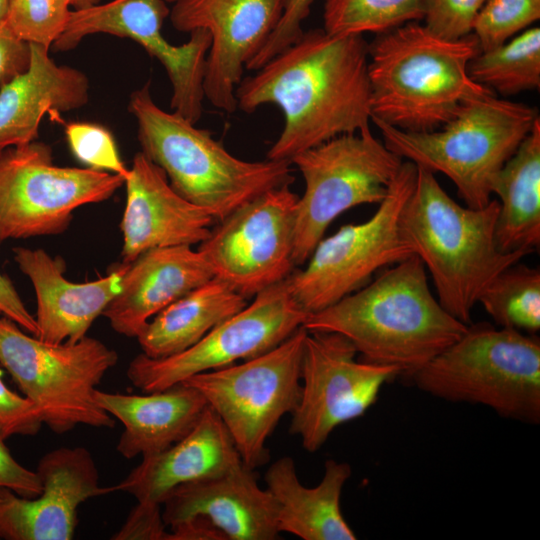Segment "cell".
Wrapping results in <instances>:
<instances>
[{
	"label": "cell",
	"instance_id": "60d3db41",
	"mask_svg": "<svg viewBox=\"0 0 540 540\" xmlns=\"http://www.w3.org/2000/svg\"><path fill=\"white\" fill-rule=\"evenodd\" d=\"M0 312L18 324L23 330L36 336L38 332L35 317L25 307L13 283L0 273Z\"/></svg>",
	"mask_w": 540,
	"mask_h": 540
},
{
	"label": "cell",
	"instance_id": "9a60e30c",
	"mask_svg": "<svg viewBox=\"0 0 540 540\" xmlns=\"http://www.w3.org/2000/svg\"><path fill=\"white\" fill-rule=\"evenodd\" d=\"M357 354L342 334L307 331L301 393L289 428L306 451L319 450L335 428L364 415L382 387L400 375L394 367L358 361Z\"/></svg>",
	"mask_w": 540,
	"mask_h": 540
},
{
	"label": "cell",
	"instance_id": "ac0fdd59",
	"mask_svg": "<svg viewBox=\"0 0 540 540\" xmlns=\"http://www.w3.org/2000/svg\"><path fill=\"white\" fill-rule=\"evenodd\" d=\"M124 184L122 264L154 248L199 245L216 223L208 210L177 193L163 170L141 151L134 156Z\"/></svg>",
	"mask_w": 540,
	"mask_h": 540
},
{
	"label": "cell",
	"instance_id": "ba28073f",
	"mask_svg": "<svg viewBox=\"0 0 540 540\" xmlns=\"http://www.w3.org/2000/svg\"><path fill=\"white\" fill-rule=\"evenodd\" d=\"M117 362V352L98 339L51 344L26 334L6 316L0 318V364L56 434L77 425L114 427L95 392Z\"/></svg>",
	"mask_w": 540,
	"mask_h": 540
},
{
	"label": "cell",
	"instance_id": "d4e9b609",
	"mask_svg": "<svg viewBox=\"0 0 540 540\" xmlns=\"http://www.w3.org/2000/svg\"><path fill=\"white\" fill-rule=\"evenodd\" d=\"M352 474L346 462L329 459L324 464L321 482L315 487L301 484L294 460L283 456L265 473L266 489L278 505L279 531L303 540H355L346 522L340 500Z\"/></svg>",
	"mask_w": 540,
	"mask_h": 540
},
{
	"label": "cell",
	"instance_id": "9c48e42d",
	"mask_svg": "<svg viewBox=\"0 0 540 540\" xmlns=\"http://www.w3.org/2000/svg\"><path fill=\"white\" fill-rule=\"evenodd\" d=\"M306 333L302 326L257 357L181 382L203 395L227 428L242 462L251 469L269 461L267 439L280 419L297 406Z\"/></svg>",
	"mask_w": 540,
	"mask_h": 540
},
{
	"label": "cell",
	"instance_id": "d6986e66",
	"mask_svg": "<svg viewBox=\"0 0 540 540\" xmlns=\"http://www.w3.org/2000/svg\"><path fill=\"white\" fill-rule=\"evenodd\" d=\"M163 520L174 527L201 518L226 540L279 538L278 505L258 484L256 471L241 463L221 474L174 488L163 504Z\"/></svg>",
	"mask_w": 540,
	"mask_h": 540
},
{
	"label": "cell",
	"instance_id": "f546056e",
	"mask_svg": "<svg viewBox=\"0 0 540 540\" xmlns=\"http://www.w3.org/2000/svg\"><path fill=\"white\" fill-rule=\"evenodd\" d=\"M478 303L503 328L527 334L540 330V270L520 261L500 272L483 290Z\"/></svg>",
	"mask_w": 540,
	"mask_h": 540
},
{
	"label": "cell",
	"instance_id": "5bb4252c",
	"mask_svg": "<svg viewBox=\"0 0 540 540\" xmlns=\"http://www.w3.org/2000/svg\"><path fill=\"white\" fill-rule=\"evenodd\" d=\"M298 197L274 188L216 222L197 248L214 277L249 299L290 276Z\"/></svg>",
	"mask_w": 540,
	"mask_h": 540
},
{
	"label": "cell",
	"instance_id": "5b68a950",
	"mask_svg": "<svg viewBox=\"0 0 540 540\" xmlns=\"http://www.w3.org/2000/svg\"><path fill=\"white\" fill-rule=\"evenodd\" d=\"M128 109L137 123L141 152L163 170L177 193L208 210L216 222L264 192L295 180L290 162L240 159L208 130L160 108L150 83L132 92Z\"/></svg>",
	"mask_w": 540,
	"mask_h": 540
},
{
	"label": "cell",
	"instance_id": "836d02e7",
	"mask_svg": "<svg viewBox=\"0 0 540 540\" xmlns=\"http://www.w3.org/2000/svg\"><path fill=\"white\" fill-rule=\"evenodd\" d=\"M65 136L75 158L87 168L118 174L125 180L129 168L122 162L114 137L105 127L71 122L65 124Z\"/></svg>",
	"mask_w": 540,
	"mask_h": 540
},
{
	"label": "cell",
	"instance_id": "4fadbf2b",
	"mask_svg": "<svg viewBox=\"0 0 540 540\" xmlns=\"http://www.w3.org/2000/svg\"><path fill=\"white\" fill-rule=\"evenodd\" d=\"M240 312L224 320L190 348L161 359L139 354L127 369L132 385L145 393L257 357L303 326L308 313L295 301L287 280L259 292Z\"/></svg>",
	"mask_w": 540,
	"mask_h": 540
},
{
	"label": "cell",
	"instance_id": "3957f363",
	"mask_svg": "<svg viewBox=\"0 0 540 540\" xmlns=\"http://www.w3.org/2000/svg\"><path fill=\"white\" fill-rule=\"evenodd\" d=\"M479 52L472 33L448 39L419 22L378 34L368 44L371 119L413 132L443 126L466 101L491 92L468 73Z\"/></svg>",
	"mask_w": 540,
	"mask_h": 540
},
{
	"label": "cell",
	"instance_id": "30bf717a",
	"mask_svg": "<svg viewBox=\"0 0 540 540\" xmlns=\"http://www.w3.org/2000/svg\"><path fill=\"white\" fill-rule=\"evenodd\" d=\"M402 162L369 126L294 156L290 163L305 181V191L296 204L295 266L307 262L338 216L356 206L380 204Z\"/></svg>",
	"mask_w": 540,
	"mask_h": 540
},
{
	"label": "cell",
	"instance_id": "1f68e13d",
	"mask_svg": "<svg viewBox=\"0 0 540 540\" xmlns=\"http://www.w3.org/2000/svg\"><path fill=\"white\" fill-rule=\"evenodd\" d=\"M540 18V0H486L477 13L472 34L480 51L500 46Z\"/></svg>",
	"mask_w": 540,
	"mask_h": 540
},
{
	"label": "cell",
	"instance_id": "4dcf8cb0",
	"mask_svg": "<svg viewBox=\"0 0 540 540\" xmlns=\"http://www.w3.org/2000/svg\"><path fill=\"white\" fill-rule=\"evenodd\" d=\"M428 0H323L324 30L330 34H381L423 20Z\"/></svg>",
	"mask_w": 540,
	"mask_h": 540
},
{
	"label": "cell",
	"instance_id": "7402d4cb",
	"mask_svg": "<svg viewBox=\"0 0 540 540\" xmlns=\"http://www.w3.org/2000/svg\"><path fill=\"white\" fill-rule=\"evenodd\" d=\"M243 463L221 419L207 406L193 429L170 447L147 456L111 493L131 494L137 502L162 505L179 485L221 474Z\"/></svg>",
	"mask_w": 540,
	"mask_h": 540
},
{
	"label": "cell",
	"instance_id": "44dd1931",
	"mask_svg": "<svg viewBox=\"0 0 540 540\" xmlns=\"http://www.w3.org/2000/svg\"><path fill=\"white\" fill-rule=\"evenodd\" d=\"M125 265L120 291L102 315L126 337L136 338L162 309L214 278L202 253L186 245L150 249Z\"/></svg>",
	"mask_w": 540,
	"mask_h": 540
},
{
	"label": "cell",
	"instance_id": "ab89813d",
	"mask_svg": "<svg viewBox=\"0 0 540 540\" xmlns=\"http://www.w3.org/2000/svg\"><path fill=\"white\" fill-rule=\"evenodd\" d=\"M29 60V44L14 33L5 18L0 22V84L24 71Z\"/></svg>",
	"mask_w": 540,
	"mask_h": 540
},
{
	"label": "cell",
	"instance_id": "4316f807",
	"mask_svg": "<svg viewBox=\"0 0 540 540\" xmlns=\"http://www.w3.org/2000/svg\"><path fill=\"white\" fill-rule=\"evenodd\" d=\"M498 197L496 242L506 253L529 255L540 246V118L493 184Z\"/></svg>",
	"mask_w": 540,
	"mask_h": 540
},
{
	"label": "cell",
	"instance_id": "7c38bea8",
	"mask_svg": "<svg viewBox=\"0 0 540 540\" xmlns=\"http://www.w3.org/2000/svg\"><path fill=\"white\" fill-rule=\"evenodd\" d=\"M118 174L54 164L52 149L33 141L0 152V243L63 233L73 212L108 200Z\"/></svg>",
	"mask_w": 540,
	"mask_h": 540
},
{
	"label": "cell",
	"instance_id": "603a6c76",
	"mask_svg": "<svg viewBox=\"0 0 540 540\" xmlns=\"http://www.w3.org/2000/svg\"><path fill=\"white\" fill-rule=\"evenodd\" d=\"M28 44V67L0 87V152L35 141L45 113L79 109L89 99L82 71L58 65L47 47Z\"/></svg>",
	"mask_w": 540,
	"mask_h": 540
},
{
	"label": "cell",
	"instance_id": "7bdbcfd3",
	"mask_svg": "<svg viewBox=\"0 0 540 540\" xmlns=\"http://www.w3.org/2000/svg\"><path fill=\"white\" fill-rule=\"evenodd\" d=\"M8 0H0V22L6 18Z\"/></svg>",
	"mask_w": 540,
	"mask_h": 540
},
{
	"label": "cell",
	"instance_id": "e575fe53",
	"mask_svg": "<svg viewBox=\"0 0 540 540\" xmlns=\"http://www.w3.org/2000/svg\"><path fill=\"white\" fill-rule=\"evenodd\" d=\"M486 0H428L424 25L433 33L458 39L472 33L474 19Z\"/></svg>",
	"mask_w": 540,
	"mask_h": 540
},
{
	"label": "cell",
	"instance_id": "e0dca14e",
	"mask_svg": "<svg viewBox=\"0 0 540 540\" xmlns=\"http://www.w3.org/2000/svg\"><path fill=\"white\" fill-rule=\"evenodd\" d=\"M36 472L42 484L36 497L0 487V539L70 540L79 505L111 493L110 487L99 485L95 461L84 447H61L46 453Z\"/></svg>",
	"mask_w": 540,
	"mask_h": 540
},
{
	"label": "cell",
	"instance_id": "f1b7e54d",
	"mask_svg": "<svg viewBox=\"0 0 540 540\" xmlns=\"http://www.w3.org/2000/svg\"><path fill=\"white\" fill-rule=\"evenodd\" d=\"M468 73L477 84L503 96L540 86V28H527L504 44L480 51Z\"/></svg>",
	"mask_w": 540,
	"mask_h": 540
},
{
	"label": "cell",
	"instance_id": "74e56055",
	"mask_svg": "<svg viewBox=\"0 0 540 540\" xmlns=\"http://www.w3.org/2000/svg\"><path fill=\"white\" fill-rule=\"evenodd\" d=\"M170 531L162 517L161 505L137 503L125 523L111 539L169 540Z\"/></svg>",
	"mask_w": 540,
	"mask_h": 540
},
{
	"label": "cell",
	"instance_id": "277c9868",
	"mask_svg": "<svg viewBox=\"0 0 540 540\" xmlns=\"http://www.w3.org/2000/svg\"><path fill=\"white\" fill-rule=\"evenodd\" d=\"M498 212L496 199L481 208L461 206L433 172L417 166L413 190L399 215L400 233L431 275L439 303L466 325L489 283L527 255L499 249Z\"/></svg>",
	"mask_w": 540,
	"mask_h": 540
},
{
	"label": "cell",
	"instance_id": "83f0119b",
	"mask_svg": "<svg viewBox=\"0 0 540 540\" xmlns=\"http://www.w3.org/2000/svg\"><path fill=\"white\" fill-rule=\"evenodd\" d=\"M247 301L225 282L212 278L150 319L136 337L142 354L161 359L190 348L218 324L244 309Z\"/></svg>",
	"mask_w": 540,
	"mask_h": 540
},
{
	"label": "cell",
	"instance_id": "2e32d148",
	"mask_svg": "<svg viewBox=\"0 0 540 540\" xmlns=\"http://www.w3.org/2000/svg\"><path fill=\"white\" fill-rule=\"evenodd\" d=\"M284 0H176L173 27L204 29L211 36L203 89L214 107L237 110L236 88L243 71L276 27Z\"/></svg>",
	"mask_w": 540,
	"mask_h": 540
},
{
	"label": "cell",
	"instance_id": "d6a6232c",
	"mask_svg": "<svg viewBox=\"0 0 540 540\" xmlns=\"http://www.w3.org/2000/svg\"><path fill=\"white\" fill-rule=\"evenodd\" d=\"M70 12L64 0H8L6 20L21 40L51 49Z\"/></svg>",
	"mask_w": 540,
	"mask_h": 540
},
{
	"label": "cell",
	"instance_id": "8fae6325",
	"mask_svg": "<svg viewBox=\"0 0 540 540\" xmlns=\"http://www.w3.org/2000/svg\"><path fill=\"white\" fill-rule=\"evenodd\" d=\"M417 166L403 161L386 197L364 222L346 224L316 245L307 265L286 278L291 295L309 315L360 289L383 267L415 255L399 229Z\"/></svg>",
	"mask_w": 540,
	"mask_h": 540
},
{
	"label": "cell",
	"instance_id": "d590c367",
	"mask_svg": "<svg viewBox=\"0 0 540 540\" xmlns=\"http://www.w3.org/2000/svg\"><path fill=\"white\" fill-rule=\"evenodd\" d=\"M314 0H284L281 17L258 53L246 65L257 70L273 56L295 42L304 32L302 23L310 14Z\"/></svg>",
	"mask_w": 540,
	"mask_h": 540
},
{
	"label": "cell",
	"instance_id": "8d00e7d4",
	"mask_svg": "<svg viewBox=\"0 0 540 540\" xmlns=\"http://www.w3.org/2000/svg\"><path fill=\"white\" fill-rule=\"evenodd\" d=\"M43 424L38 408L25 396L10 390L0 370V438L36 435Z\"/></svg>",
	"mask_w": 540,
	"mask_h": 540
},
{
	"label": "cell",
	"instance_id": "b9f144b4",
	"mask_svg": "<svg viewBox=\"0 0 540 540\" xmlns=\"http://www.w3.org/2000/svg\"><path fill=\"white\" fill-rule=\"evenodd\" d=\"M65 3L71 8L83 9L92 5L100 3V0H64Z\"/></svg>",
	"mask_w": 540,
	"mask_h": 540
},
{
	"label": "cell",
	"instance_id": "52a82bcc",
	"mask_svg": "<svg viewBox=\"0 0 540 540\" xmlns=\"http://www.w3.org/2000/svg\"><path fill=\"white\" fill-rule=\"evenodd\" d=\"M423 392L486 406L504 418L540 423V340L536 334L469 324L411 376Z\"/></svg>",
	"mask_w": 540,
	"mask_h": 540
},
{
	"label": "cell",
	"instance_id": "ffe728a7",
	"mask_svg": "<svg viewBox=\"0 0 540 540\" xmlns=\"http://www.w3.org/2000/svg\"><path fill=\"white\" fill-rule=\"evenodd\" d=\"M14 260L31 281L37 301L38 339L51 343H75L84 338L110 301L120 291L126 265H117L94 281L74 283L65 278V261L43 249L16 247Z\"/></svg>",
	"mask_w": 540,
	"mask_h": 540
},
{
	"label": "cell",
	"instance_id": "cb8c5ba5",
	"mask_svg": "<svg viewBox=\"0 0 540 540\" xmlns=\"http://www.w3.org/2000/svg\"><path fill=\"white\" fill-rule=\"evenodd\" d=\"M97 403L124 429L116 450L126 459L158 453L185 437L208 406L184 383L146 395L96 390Z\"/></svg>",
	"mask_w": 540,
	"mask_h": 540
},
{
	"label": "cell",
	"instance_id": "ee69618b",
	"mask_svg": "<svg viewBox=\"0 0 540 540\" xmlns=\"http://www.w3.org/2000/svg\"><path fill=\"white\" fill-rule=\"evenodd\" d=\"M0 314H1V312H0Z\"/></svg>",
	"mask_w": 540,
	"mask_h": 540
},
{
	"label": "cell",
	"instance_id": "f35d334b",
	"mask_svg": "<svg viewBox=\"0 0 540 540\" xmlns=\"http://www.w3.org/2000/svg\"><path fill=\"white\" fill-rule=\"evenodd\" d=\"M0 487L28 498L36 497L42 492V484L37 472L27 469L16 461L1 438Z\"/></svg>",
	"mask_w": 540,
	"mask_h": 540
},
{
	"label": "cell",
	"instance_id": "484cf974",
	"mask_svg": "<svg viewBox=\"0 0 540 540\" xmlns=\"http://www.w3.org/2000/svg\"><path fill=\"white\" fill-rule=\"evenodd\" d=\"M169 13L165 0H147L133 18L125 38L140 44L162 64L172 86V111L196 124L203 112V82L211 36L204 29H195L189 32L186 43H169L162 34Z\"/></svg>",
	"mask_w": 540,
	"mask_h": 540
},
{
	"label": "cell",
	"instance_id": "8992f818",
	"mask_svg": "<svg viewBox=\"0 0 540 540\" xmlns=\"http://www.w3.org/2000/svg\"><path fill=\"white\" fill-rule=\"evenodd\" d=\"M538 118L537 109L489 92L466 101L448 122L431 131H406L371 121L391 151L434 174L442 173L466 206L481 208L492 200L498 173Z\"/></svg>",
	"mask_w": 540,
	"mask_h": 540
},
{
	"label": "cell",
	"instance_id": "7a4b0ae2",
	"mask_svg": "<svg viewBox=\"0 0 540 540\" xmlns=\"http://www.w3.org/2000/svg\"><path fill=\"white\" fill-rule=\"evenodd\" d=\"M467 326L433 295L417 255L308 315L303 324L310 332L342 334L362 360L394 367L409 377L457 341Z\"/></svg>",
	"mask_w": 540,
	"mask_h": 540
},
{
	"label": "cell",
	"instance_id": "6da1fadb",
	"mask_svg": "<svg viewBox=\"0 0 540 540\" xmlns=\"http://www.w3.org/2000/svg\"><path fill=\"white\" fill-rule=\"evenodd\" d=\"M236 88L237 109L274 104L283 129L267 159L287 161L342 134L369 126L371 88L363 35L303 32Z\"/></svg>",
	"mask_w": 540,
	"mask_h": 540
}]
</instances>
